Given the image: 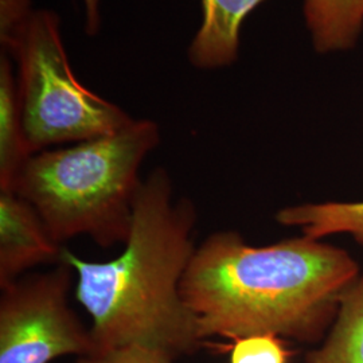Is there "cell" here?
Masks as SVG:
<instances>
[{
    "mask_svg": "<svg viewBox=\"0 0 363 363\" xmlns=\"http://www.w3.org/2000/svg\"><path fill=\"white\" fill-rule=\"evenodd\" d=\"M358 276L346 250L320 240L301 235L252 247L241 234L225 230L196 247L181 294L205 340L274 334L318 343Z\"/></svg>",
    "mask_w": 363,
    "mask_h": 363,
    "instance_id": "cell-1",
    "label": "cell"
},
{
    "mask_svg": "<svg viewBox=\"0 0 363 363\" xmlns=\"http://www.w3.org/2000/svg\"><path fill=\"white\" fill-rule=\"evenodd\" d=\"M195 223L194 203L177 198L169 172L155 169L135 198L130 237L117 257L89 262L62 250L61 261L77 276L76 298L91 316L93 354L143 346L178 359L208 345L181 294L196 249Z\"/></svg>",
    "mask_w": 363,
    "mask_h": 363,
    "instance_id": "cell-2",
    "label": "cell"
},
{
    "mask_svg": "<svg viewBox=\"0 0 363 363\" xmlns=\"http://www.w3.org/2000/svg\"><path fill=\"white\" fill-rule=\"evenodd\" d=\"M159 142V125L143 118L106 136L43 150L27 160L13 191L33 205L58 244L76 235L103 247L125 244L143 182L139 169Z\"/></svg>",
    "mask_w": 363,
    "mask_h": 363,
    "instance_id": "cell-3",
    "label": "cell"
},
{
    "mask_svg": "<svg viewBox=\"0 0 363 363\" xmlns=\"http://www.w3.org/2000/svg\"><path fill=\"white\" fill-rule=\"evenodd\" d=\"M0 40L3 52L18 64L22 121L33 154L55 144L106 136L133 121L78 81L67 60L61 19L54 11H33Z\"/></svg>",
    "mask_w": 363,
    "mask_h": 363,
    "instance_id": "cell-4",
    "label": "cell"
},
{
    "mask_svg": "<svg viewBox=\"0 0 363 363\" xmlns=\"http://www.w3.org/2000/svg\"><path fill=\"white\" fill-rule=\"evenodd\" d=\"M73 268L65 261L49 272L19 277L1 288L0 363H50L93 354L91 330L67 303Z\"/></svg>",
    "mask_w": 363,
    "mask_h": 363,
    "instance_id": "cell-5",
    "label": "cell"
},
{
    "mask_svg": "<svg viewBox=\"0 0 363 363\" xmlns=\"http://www.w3.org/2000/svg\"><path fill=\"white\" fill-rule=\"evenodd\" d=\"M62 250L31 203L13 190L0 191L1 288L37 265L61 262Z\"/></svg>",
    "mask_w": 363,
    "mask_h": 363,
    "instance_id": "cell-6",
    "label": "cell"
},
{
    "mask_svg": "<svg viewBox=\"0 0 363 363\" xmlns=\"http://www.w3.org/2000/svg\"><path fill=\"white\" fill-rule=\"evenodd\" d=\"M264 0H202V23L189 48V60L198 69L232 65L238 55L240 30Z\"/></svg>",
    "mask_w": 363,
    "mask_h": 363,
    "instance_id": "cell-7",
    "label": "cell"
},
{
    "mask_svg": "<svg viewBox=\"0 0 363 363\" xmlns=\"http://www.w3.org/2000/svg\"><path fill=\"white\" fill-rule=\"evenodd\" d=\"M34 155L27 143L11 58H0V191L13 190L27 160Z\"/></svg>",
    "mask_w": 363,
    "mask_h": 363,
    "instance_id": "cell-8",
    "label": "cell"
},
{
    "mask_svg": "<svg viewBox=\"0 0 363 363\" xmlns=\"http://www.w3.org/2000/svg\"><path fill=\"white\" fill-rule=\"evenodd\" d=\"M304 19L319 54L352 49L363 31V0H304Z\"/></svg>",
    "mask_w": 363,
    "mask_h": 363,
    "instance_id": "cell-9",
    "label": "cell"
},
{
    "mask_svg": "<svg viewBox=\"0 0 363 363\" xmlns=\"http://www.w3.org/2000/svg\"><path fill=\"white\" fill-rule=\"evenodd\" d=\"M304 363H363V274L343 292L334 323Z\"/></svg>",
    "mask_w": 363,
    "mask_h": 363,
    "instance_id": "cell-10",
    "label": "cell"
},
{
    "mask_svg": "<svg viewBox=\"0 0 363 363\" xmlns=\"http://www.w3.org/2000/svg\"><path fill=\"white\" fill-rule=\"evenodd\" d=\"M276 220L296 226L303 235L320 240L333 234H351L363 247V202L304 203L281 208Z\"/></svg>",
    "mask_w": 363,
    "mask_h": 363,
    "instance_id": "cell-11",
    "label": "cell"
},
{
    "mask_svg": "<svg viewBox=\"0 0 363 363\" xmlns=\"http://www.w3.org/2000/svg\"><path fill=\"white\" fill-rule=\"evenodd\" d=\"M218 347L229 351L230 363H289L295 355L286 339L274 334L234 337L228 345H218Z\"/></svg>",
    "mask_w": 363,
    "mask_h": 363,
    "instance_id": "cell-12",
    "label": "cell"
},
{
    "mask_svg": "<svg viewBox=\"0 0 363 363\" xmlns=\"http://www.w3.org/2000/svg\"><path fill=\"white\" fill-rule=\"evenodd\" d=\"M177 359L163 351L143 347L127 346L115 350L94 352L79 357L74 363H175Z\"/></svg>",
    "mask_w": 363,
    "mask_h": 363,
    "instance_id": "cell-13",
    "label": "cell"
},
{
    "mask_svg": "<svg viewBox=\"0 0 363 363\" xmlns=\"http://www.w3.org/2000/svg\"><path fill=\"white\" fill-rule=\"evenodd\" d=\"M85 13H86V33L94 35L101 23L100 18V0H84Z\"/></svg>",
    "mask_w": 363,
    "mask_h": 363,
    "instance_id": "cell-14",
    "label": "cell"
}]
</instances>
